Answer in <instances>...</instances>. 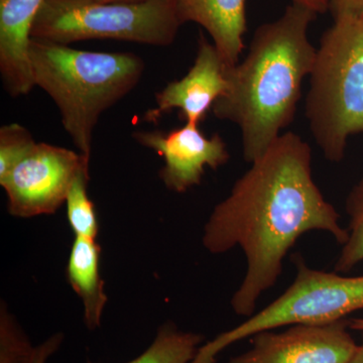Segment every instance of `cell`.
Wrapping results in <instances>:
<instances>
[{"instance_id": "obj_22", "label": "cell", "mask_w": 363, "mask_h": 363, "mask_svg": "<svg viewBox=\"0 0 363 363\" xmlns=\"http://www.w3.org/2000/svg\"><path fill=\"white\" fill-rule=\"evenodd\" d=\"M348 325L352 330L360 331L363 333V318H353V319L348 320Z\"/></svg>"}, {"instance_id": "obj_4", "label": "cell", "mask_w": 363, "mask_h": 363, "mask_svg": "<svg viewBox=\"0 0 363 363\" xmlns=\"http://www.w3.org/2000/svg\"><path fill=\"white\" fill-rule=\"evenodd\" d=\"M334 21L317 49L306 116L324 157L339 162L348 138L363 133V20Z\"/></svg>"}, {"instance_id": "obj_25", "label": "cell", "mask_w": 363, "mask_h": 363, "mask_svg": "<svg viewBox=\"0 0 363 363\" xmlns=\"http://www.w3.org/2000/svg\"><path fill=\"white\" fill-rule=\"evenodd\" d=\"M360 184H362L363 185V178L362 179V181L359 182Z\"/></svg>"}, {"instance_id": "obj_13", "label": "cell", "mask_w": 363, "mask_h": 363, "mask_svg": "<svg viewBox=\"0 0 363 363\" xmlns=\"http://www.w3.org/2000/svg\"><path fill=\"white\" fill-rule=\"evenodd\" d=\"M101 247L96 238L75 236L69 255L67 278L84 308V321L90 331L101 324L107 296L100 274Z\"/></svg>"}, {"instance_id": "obj_18", "label": "cell", "mask_w": 363, "mask_h": 363, "mask_svg": "<svg viewBox=\"0 0 363 363\" xmlns=\"http://www.w3.org/2000/svg\"><path fill=\"white\" fill-rule=\"evenodd\" d=\"M30 131L18 123H11L0 128V179L25 157L35 147Z\"/></svg>"}, {"instance_id": "obj_6", "label": "cell", "mask_w": 363, "mask_h": 363, "mask_svg": "<svg viewBox=\"0 0 363 363\" xmlns=\"http://www.w3.org/2000/svg\"><path fill=\"white\" fill-rule=\"evenodd\" d=\"M292 262L296 267L292 285L247 321L200 346L191 363H215L228 346L260 332L332 323L363 309V276L344 277L311 269L300 253L293 255Z\"/></svg>"}, {"instance_id": "obj_12", "label": "cell", "mask_w": 363, "mask_h": 363, "mask_svg": "<svg viewBox=\"0 0 363 363\" xmlns=\"http://www.w3.org/2000/svg\"><path fill=\"white\" fill-rule=\"evenodd\" d=\"M182 25L192 21L203 26L226 67L240 62L247 30L245 0H174Z\"/></svg>"}, {"instance_id": "obj_24", "label": "cell", "mask_w": 363, "mask_h": 363, "mask_svg": "<svg viewBox=\"0 0 363 363\" xmlns=\"http://www.w3.org/2000/svg\"><path fill=\"white\" fill-rule=\"evenodd\" d=\"M101 2H131V1H140V0H98Z\"/></svg>"}, {"instance_id": "obj_15", "label": "cell", "mask_w": 363, "mask_h": 363, "mask_svg": "<svg viewBox=\"0 0 363 363\" xmlns=\"http://www.w3.org/2000/svg\"><path fill=\"white\" fill-rule=\"evenodd\" d=\"M89 164L82 167L72 183L67 196V218L75 236L96 238L98 225L94 203L88 196Z\"/></svg>"}, {"instance_id": "obj_11", "label": "cell", "mask_w": 363, "mask_h": 363, "mask_svg": "<svg viewBox=\"0 0 363 363\" xmlns=\"http://www.w3.org/2000/svg\"><path fill=\"white\" fill-rule=\"evenodd\" d=\"M45 0H0V74L11 97L35 87L30 49L35 18Z\"/></svg>"}, {"instance_id": "obj_9", "label": "cell", "mask_w": 363, "mask_h": 363, "mask_svg": "<svg viewBox=\"0 0 363 363\" xmlns=\"http://www.w3.org/2000/svg\"><path fill=\"white\" fill-rule=\"evenodd\" d=\"M133 138L164 157L160 179L169 190L187 192L201 184L205 168L217 169L229 161L226 143L218 133L208 138L197 124L164 131H136Z\"/></svg>"}, {"instance_id": "obj_5", "label": "cell", "mask_w": 363, "mask_h": 363, "mask_svg": "<svg viewBox=\"0 0 363 363\" xmlns=\"http://www.w3.org/2000/svg\"><path fill=\"white\" fill-rule=\"evenodd\" d=\"M181 26L174 0H45L32 37L67 45L116 40L167 47L173 44Z\"/></svg>"}, {"instance_id": "obj_14", "label": "cell", "mask_w": 363, "mask_h": 363, "mask_svg": "<svg viewBox=\"0 0 363 363\" xmlns=\"http://www.w3.org/2000/svg\"><path fill=\"white\" fill-rule=\"evenodd\" d=\"M203 340L200 334L181 331L175 324L164 323L150 347L128 363H191Z\"/></svg>"}, {"instance_id": "obj_3", "label": "cell", "mask_w": 363, "mask_h": 363, "mask_svg": "<svg viewBox=\"0 0 363 363\" xmlns=\"http://www.w3.org/2000/svg\"><path fill=\"white\" fill-rule=\"evenodd\" d=\"M33 82L58 107L62 124L79 152L89 160L99 117L135 89L145 71L131 52L82 51L33 39Z\"/></svg>"}, {"instance_id": "obj_7", "label": "cell", "mask_w": 363, "mask_h": 363, "mask_svg": "<svg viewBox=\"0 0 363 363\" xmlns=\"http://www.w3.org/2000/svg\"><path fill=\"white\" fill-rule=\"evenodd\" d=\"M80 152L35 143L7 175L0 179L9 213L18 218L54 214L64 203L74 179L89 164Z\"/></svg>"}, {"instance_id": "obj_17", "label": "cell", "mask_w": 363, "mask_h": 363, "mask_svg": "<svg viewBox=\"0 0 363 363\" xmlns=\"http://www.w3.org/2000/svg\"><path fill=\"white\" fill-rule=\"evenodd\" d=\"M33 347L25 332L2 306L0 312V363H26Z\"/></svg>"}, {"instance_id": "obj_8", "label": "cell", "mask_w": 363, "mask_h": 363, "mask_svg": "<svg viewBox=\"0 0 363 363\" xmlns=\"http://www.w3.org/2000/svg\"><path fill=\"white\" fill-rule=\"evenodd\" d=\"M350 329L343 319L260 332L252 336L250 350L229 363H348L357 348Z\"/></svg>"}, {"instance_id": "obj_16", "label": "cell", "mask_w": 363, "mask_h": 363, "mask_svg": "<svg viewBox=\"0 0 363 363\" xmlns=\"http://www.w3.org/2000/svg\"><path fill=\"white\" fill-rule=\"evenodd\" d=\"M346 211L350 215L348 240L335 264L339 274L350 272L363 262V185L358 184L346 200Z\"/></svg>"}, {"instance_id": "obj_1", "label": "cell", "mask_w": 363, "mask_h": 363, "mask_svg": "<svg viewBox=\"0 0 363 363\" xmlns=\"http://www.w3.org/2000/svg\"><path fill=\"white\" fill-rule=\"evenodd\" d=\"M313 230L331 234L339 245L348 240L337 210L313 178L309 143L285 133L252 162L204 227L208 252L220 255L240 247L245 253L247 272L231 298L236 314H255L260 296L281 277L291 248Z\"/></svg>"}, {"instance_id": "obj_21", "label": "cell", "mask_w": 363, "mask_h": 363, "mask_svg": "<svg viewBox=\"0 0 363 363\" xmlns=\"http://www.w3.org/2000/svg\"><path fill=\"white\" fill-rule=\"evenodd\" d=\"M292 4L304 6L317 14L329 11V0H292Z\"/></svg>"}, {"instance_id": "obj_10", "label": "cell", "mask_w": 363, "mask_h": 363, "mask_svg": "<svg viewBox=\"0 0 363 363\" xmlns=\"http://www.w3.org/2000/svg\"><path fill=\"white\" fill-rule=\"evenodd\" d=\"M225 65L214 44L200 35L197 56L187 75L169 83L156 95L157 106L145 113L149 123L179 109L185 123L204 121L215 102L226 92Z\"/></svg>"}, {"instance_id": "obj_19", "label": "cell", "mask_w": 363, "mask_h": 363, "mask_svg": "<svg viewBox=\"0 0 363 363\" xmlns=\"http://www.w3.org/2000/svg\"><path fill=\"white\" fill-rule=\"evenodd\" d=\"M329 11H331L334 20H363V0H329Z\"/></svg>"}, {"instance_id": "obj_23", "label": "cell", "mask_w": 363, "mask_h": 363, "mask_svg": "<svg viewBox=\"0 0 363 363\" xmlns=\"http://www.w3.org/2000/svg\"><path fill=\"white\" fill-rule=\"evenodd\" d=\"M348 363H363V340L360 345H357L354 354H353L350 362Z\"/></svg>"}, {"instance_id": "obj_2", "label": "cell", "mask_w": 363, "mask_h": 363, "mask_svg": "<svg viewBox=\"0 0 363 363\" xmlns=\"http://www.w3.org/2000/svg\"><path fill=\"white\" fill-rule=\"evenodd\" d=\"M317 16L298 4L286 6L278 20L257 28L243 61L225 66L228 86L211 111L240 126L250 164L293 123L316 57L308 30Z\"/></svg>"}, {"instance_id": "obj_20", "label": "cell", "mask_w": 363, "mask_h": 363, "mask_svg": "<svg viewBox=\"0 0 363 363\" xmlns=\"http://www.w3.org/2000/svg\"><path fill=\"white\" fill-rule=\"evenodd\" d=\"M64 340L63 333H56L35 347L26 363H45L59 350Z\"/></svg>"}]
</instances>
